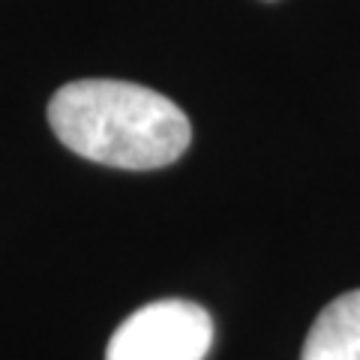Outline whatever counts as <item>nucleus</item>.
Instances as JSON below:
<instances>
[{
	"label": "nucleus",
	"mask_w": 360,
	"mask_h": 360,
	"mask_svg": "<svg viewBox=\"0 0 360 360\" xmlns=\"http://www.w3.org/2000/svg\"><path fill=\"white\" fill-rule=\"evenodd\" d=\"M213 321L193 300H156L135 309L111 333L105 360H205Z\"/></svg>",
	"instance_id": "nucleus-2"
},
{
	"label": "nucleus",
	"mask_w": 360,
	"mask_h": 360,
	"mask_svg": "<svg viewBox=\"0 0 360 360\" xmlns=\"http://www.w3.org/2000/svg\"><path fill=\"white\" fill-rule=\"evenodd\" d=\"M300 360H360V288L319 312Z\"/></svg>",
	"instance_id": "nucleus-3"
},
{
	"label": "nucleus",
	"mask_w": 360,
	"mask_h": 360,
	"mask_svg": "<svg viewBox=\"0 0 360 360\" xmlns=\"http://www.w3.org/2000/svg\"><path fill=\"white\" fill-rule=\"evenodd\" d=\"M49 123L72 153L127 172L172 165L193 139L189 117L168 96L111 78L63 84L49 103Z\"/></svg>",
	"instance_id": "nucleus-1"
}]
</instances>
